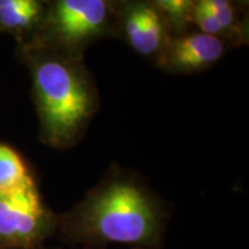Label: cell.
Listing matches in <instances>:
<instances>
[{
  "label": "cell",
  "instance_id": "obj_6",
  "mask_svg": "<svg viewBox=\"0 0 249 249\" xmlns=\"http://www.w3.org/2000/svg\"><path fill=\"white\" fill-rule=\"evenodd\" d=\"M229 49L224 40L192 30L171 37L154 66L172 75L201 73L219 62Z\"/></svg>",
  "mask_w": 249,
  "mask_h": 249
},
{
  "label": "cell",
  "instance_id": "obj_8",
  "mask_svg": "<svg viewBox=\"0 0 249 249\" xmlns=\"http://www.w3.org/2000/svg\"><path fill=\"white\" fill-rule=\"evenodd\" d=\"M216 21L219 38L238 48L248 43V12L244 1L232 0H202Z\"/></svg>",
  "mask_w": 249,
  "mask_h": 249
},
{
  "label": "cell",
  "instance_id": "obj_10",
  "mask_svg": "<svg viewBox=\"0 0 249 249\" xmlns=\"http://www.w3.org/2000/svg\"><path fill=\"white\" fill-rule=\"evenodd\" d=\"M152 4L163 18L171 37L181 36L194 30L192 27L194 0H152Z\"/></svg>",
  "mask_w": 249,
  "mask_h": 249
},
{
  "label": "cell",
  "instance_id": "obj_5",
  "mask_svg": "<svg viewBox=\"0 0 249 249\" xmlns=\"http://www.w3.org/2000/svg\"><path fill=\"white\" fill-rule=\"evenodd\" d=\"M118 30V38L152 64L171 38L170 31L152 0L119 1Z\"/></svg>",
  "mask_w": 249,
  "mask_h": 249
},
{
  "label": "cell",
  "instance_id": "obj_4",
  "mask_svg": "<svg viewBox=\"0 0 249 249\" xmlns=\"http://www.w3.org/2000/svg\"><path fill=\"white\" fill-rule=\"evenodd\" d=\"M58 214L45 203L37 185L0 195V249L42 247L57 233Z\"/></svg>",
  "mask_w": 249,
  "mask_h": 249
},
{
  "label": "cell",
  "instance_id": "obj_3",
  "mask_svg": "<svg viewBox=\"0 0 249 249\" xmlns=\"http://www.w3.org/2000/svg\"><path fill=\"white\" fill-rule=\"evenodd\" d=\"M119 1H48L44 20L33 38L67 53L85 57L86 50L107 38H118Z\"/></svg>",
  "mask_w": 249,
  "mask_h": 249
},
{
  "label": "cell",
  "instance_id": "obj_7",
  "mask_svg": "<svg viewBox=\"0 0 249 249\" xmlns=\"http://www.w3.org/2000/svg\"><path fill=\"white\" fill-rule=\"evenodd\" d=\"M48 1L0 0V31L13 34L18 42L33 38L44 20Z\"/></svg>",
  "mask_w": 249,
  "mask_h": 249
},
{
  "label": "cell",
  "instance_id": "obj_1",
  "mask_svg": "<svg viewBox=\"0 0 249 249\" xmlns=\"http://www.w3.org/2000/svg\"><path fill=\"white\" fill-rule=\"evenodd\" d=\"M171 205L139 173L117 163L79 202L58 214L55 235L81 249H161Z\"/></svg>",
  "mask_w": 249,
  "mask_h": 249
},
{
  "label": "cell",
  "instance_id": "obj_2",
  "mask_svg": "<svg viewBox=\"0 0 249 249\" xmlns=\"http://www.w3.org/2000/svg\"><path fill=\"white\" fill-rule=\"evenodd\" d=\"M20 44L31 75L40 140L58 150L75 147L101 107L97 85L85 57L36 39Z\"/></svg>",
  "mask_w": 249,
  "mask_h": 249
},
{
  "label": "cell",
  "instance_id": "obj_9",
  "mask_svg": "<svg viewBox=\"0 0 249 249\" xmlns=\"http://www.w3.org/2000/svg\"><path fill=\"white\" fill-rule=\"evenodd\" d=\"M35 178L26 161L14 148L0 143V195L35 185Z\"/></svg>",
  "mask_w": 249,
  "mask_h": 249
},
{
  "label": "cell",
  "instance_id": "obj_11",
  "mask_svg": "<svg viewBox=\"0 0 249 249\" xmlns=\"http://www.w3.org/2000/svg\"><path fill=\"white\" fill-rule=\"evenodd\" d=\"M33 249H49V248H44L42 246V247H37V248H33ZM54 249H59V248H54Z\"/></svg>",
  "mask_w": 249,
  "mask_h": 249
}]
</instances>
